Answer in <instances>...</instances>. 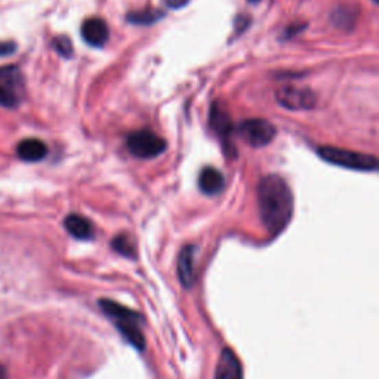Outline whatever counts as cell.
<instances>
[{
    "label": "cell",
    "mask_w": 379,
    "mask_h": 379,
    "mask_svg": "<svg viewBox=\"0 0 379 379\" xmlns=\"http://www.w3.org/2000/svg\"><path fill=\"white\" fill-rule=\"evenodd\" d=\"M260 215L265 229L276 236L286 229L293 214V196L279 175L264 176L258 185Z\"/></svg>",
    "instance_id": "1"
},
{
    "label": "cell",
    "mask_w": 379,
    "mask_h": 379,
    "mask_svg": "<svg viewBox=\"0 0 379 379\" xmlns=\"http://www.w3.org/2000/svg\"><path fill=\"white\" fill-rule=\"evenodd\" d=\"M101 310L113 320L122 336L125 338L130 345H134L137 349H144L146 338L141 330L142 317L137 311L123 307L115 301L101 299L100 301Z\"/></svg>",
    "instance_id": "2"
},
{
    "label": "cell",
    "mask_w": 379,
    "mask_h": 379,
    "mask_svg": "<svg viewBox=\"0 0 379 379\" xmlns=\"http://www.w3.org/2000/svg\"><path fill=\"white\" fill-rule=\"evenodd\" d=\"M319 156L330 165L354 170H376L378 159L372 154L357 153V151L344 150L338 147H320Z\"/></svg>",
    "instance_id": "3"
},
{
    "label": "cell",
    "mask_w": 379,
    "mask_h": 379,
    "mask_svg": "<svg viewBox=\"0 0 379 379\" xmlns=\"http://www.w3.org/2000/svg\"><path fill=\"white\" fill-rule=\"evenodd\" d=\"M126 147L138 159H154L166 150V142L154 132L141 129L128 135Z\"/></svg>",
    "instance_id": "4"
},
{
    "label": "cell",
    "mask_w": 379,
    "mask_h": 379,
    "mask_svg": "<svg viewBox=\"0 0 379 379\" xmlns=\"http://www.w3.org/2000/svg\"><path fill=\"white\" fill-rule=\"evenodd\" d=\"M242 138L253 147H264L276 137V128L265 119H249L242 122L239 128Z\"/></svg>",
    "instance_id": "5"
},
{
    "label": "cell",
    "mask_w": 379,
    "mask_h": 379,
    "mask_svg": "<svg viewBox=\"0 0 379 379\" xmlns=\"http://www.w3.org/2000/svg\"><path fill=\"white\" fill-rule=\"evenodd\" d=\"M276 98L280 106L289 110H307L316 104V97L311 91L290 87L279 89Z\"/></svg>",
    "instance_id": "6"
},
{
    "label": "cell",
    "mask_w": 379,
    "mask_h": 379,
    "mask_svg": "<svg viewBox=\"0 0 379 379\" xmlns=\"http://www.w3.org/2000/svg\"><path fill=\"white\" fill-rule=\"evenodd\" d=\"M215 379H243V369L233 349L224 348L216 366Z\"/></svg>",
    "instance_id": "7"
},
{
    "label": "cell",
    "mask_w": 379,
    "mask_h": 379,
    "mask_svg": "<svg viewBox=\"0 0 379 379\" xmlns=\"http://www.w3.org/2000/svg\"><path fill=\"white\" fill-rule=\"evenodd\" d=\"M194 253L196 246L193 244L185 246V248H183V251L179 252L176 271L179 282L183 283L184 288H192L194 283Z\"/></svg>",
    "instance_id": "8"
},
{
    "label": "cell",
    "mask_w": 379,
    "mask_h": 379,
    "mask_svg": "<svg viewBox=\"0 0 379 379\" xmlns=\"http://www.w3.org/2000/svg\"><path fill=\"white\" fill-rule=\"evenodd\" d=\"M82 37L91 46H102L108 41V27L100 18H89L82 25Z\"/></svg>",
    "instance_id": "9"
},
{
    "label": "cell",
    "mask_w": 379,
    "mask_h": 379,
    "mask_svg": "<svg viewBox=\"0 0 379 379\" xmlns=\"http://www.w3.org/2000/svg\"><path fill=\"white\" fill-rule=\"evenodd\" d=\"M211 126L212 129L227 142L230 141L233 132V122L230 113L222 106L221 102H214L211 107Z\"/></svg>",
    "instance_id": "10"
},
{
    "label": "cell",
    "mask_w": 379,
    "mask_h": 379,
    "mask_svg": "<svg viewBox=\"0 0 379 379\" xmlns=\"http://www.w3.org/2000/svg\"><path fill=\"white\" fill-rule=\"evenodd\" d=\"M16 154L24 162H39L47 154V147L43 141L36 138H28L21 141L16 147Z\"/></svg>",
    "instance_id": "11"
},
{
    "label": "cell",
    "mask_w": 379,
    "mask_h": 379,
    "mask_svg": "<svg viewBox=\"0 0 379 379\" xmlns=\"http://www.w3.org/2000/svg\"><path fill=\"white\" fill-rule=\"evenodd\" d=\"M225 181L220 170L215 168H205L198 176V187L207 196L220 194L224 190Z\"/></svg>",
    "instance_id": "12"
},
{
    "label": "cell",
    "mask_w": 379,
    "mask_h": 379,
    "mask_svg": "<svg viewBox=\"0 0 379 379\" xmlns=\"http://www.w3.org/2000/svg\"><path fill=\"white\" fill-rule=\"evenodd\" d=\"M64 227L73 237L79 240H91L93 237L92 222L82 215L71 214L64 220Z\"/></svg>",
    "instance_id": "13"
},
{
    "label": "cell",
    "mask_w": 379,
    "mask_h": 379,
    "mask_svg": "<svg viewBox=\"0 0 379 379\" xmlns=\"http://www.w3.org/2000/svg\"><path fill=\"white\" fill-rule=\"evenodd\" d=\"M0 88H5L15 93V89L23 88L21 71L15 65H6L0 67Z\"/></svg>",
    "instance_id": "14"
},
{
    "label": "cell",
    "mask_w": 379,
    "mask_h": 379,
    "mask_svg": "<svg viewBox=\"0 0 379 379\" xmlns=\"http://www.w3.org/2000/svg\"><path fill=\"white\" fill-rule=\"evenodd\" d=\"M111 246H113V249H115L116 252H119L120 255H123V257L135 258V255H137L135 243H134V240H132L128 234H119V236H116L115 239H113V242H111Z\"/></svg>",
    "instance_id": "15"
},
{
    "label": "cell",
    "mask_w": 379,
    "mask_h": 379,
    "mask_svg": "<svg viewBox=\"0 0 379 379\" xmlns=\"http://www.w3.org/2000/svg\"><path fill=\"white\" fill-rule=\"evenodd\" d=\"M163 16V12L156 11V9H144V11L132 12L128 15V21L134 24H151Z\"/></svg>",
    "instance_id": "16"
},
{
    "label": "cell",
    "mask_w": 379,
    "mask_h": 379,
    "mask_svg": "<svg viewBox=\"0 0 379 379\" xmlns=\"http://www.w3.org/2000/svg\"><path fill=\"white\" fill-rule=\"evenodd\" d=\"M54 47L56 52H58L61 56H65V58H70V56L73 55V45H71L69 37H65V36L55 37Z\"/></svg>",
    "instance_id": "17"
},
{
    "label": "cell",
    "mask_w": 379,
    "mask_h": 379,
    "mask_svg": "<svg viewBox=\"0 0 379 379\" xmlns=\"http://www.w3.org/2000/svg\"><path fill=\"white\" fill-rule=\"evenodd\" d=\"M18 100L16 93L8 91L5 88H0V107H8V108H14L18 106Z\"/></svg>",
    "instance_id": "18"
},
{
    "label": "cell",
    "mask_w": 379,
    "mask_h": 379,
    "mask_svg": "<svg viewBox=\"0 0 379 379\" xmlns=\"http://www.w3.org/2000/svg\"><path fill=\"white\" fill-rule=\"evenodd\" d=\"M16 49V45L12 42H0V56L11 55Z\"/></svg>",
    "instance_id": "19"
},
{
    "label": "cell",
    "mask_w": 379,
    "mask_h": 379,
    "mask_svg": "<svg viewBox=\"0 0 379 379\" xmlns=\"http://www.w3.org/2000/svg\"><path fill=\"white\" fill-rule=\"evenodd\" d=\"M188 2H190V0H165V3H166L169 8H172V9L184 8Z\"/></svg>",
    "instance_id": "20"
},
{
    "label": "cell",
    "mask_w": 379,
    "mask_h": 379,
    "mask_svg": "<svg viewBox=\"0 0 379 379\" xmlns=\"http://www.w3.org/2000/svg\"><path fill=\"white\" fill-rule=\"evenodd\" d=\"M8 376H6V369L2 366V365H0V379H6Z\"/></svg>",
    "instance_id": "21"
},
{
    "label": "cell",
    "mask_w": 379,
    "mask_h": 379,
    "mask_svg": "<svg viewBox=\"0 0 379 379\" xmlns=\"http://www.w3.org/2000/svg\"><path fill=\"white\" fill-rule=\"evenodd\" d=\"M251 2H258V0H251Z\"/></svg>",
    "instance_id": "22"
},
{
    "label": "cell",
    "mask_w": 379,
    "mask_h": 379,
    "mask_svg": "<svg viewBox=\"0 0 379 379\" xmlns=\"http://www.w3.org/2000/svg\"><path fill=\"white\" fill-rule=\"evenodd\" d=\"M374 2H375V3H378V0H374Z\"/></svg>",
    "instance_id": "23"
}]
</instances>
